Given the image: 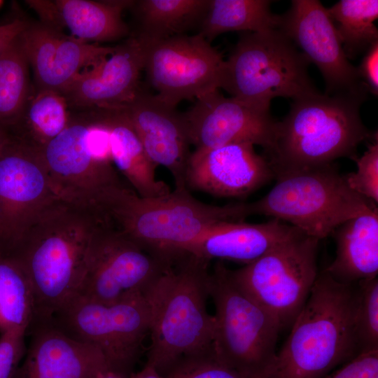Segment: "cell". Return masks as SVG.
I'll use <instances>...</instances> for the list:
<instances>
[{
    "label": "cell",
    "mask_w": 378,
    "mask_h": 378,
    "mask_svg": "<svg viewBox=\"0 0 378 378\" xmlns=\"http://www.w3.org/2000/svg\"><path fill=\"white\" fill-rule=\"evenodd\" d=\"M354 326L360 354L378 349V279L355 284Z\"/></svg>",
    "instance_id": "obj_32"
},
{
    "label": "cell",
    "mask_w": 378,
    "mask_h": 378,
    "mask_svg": "<svg viewBox=\"0 0 378 378\" xmlns=\"http://www.w3.org/2000/svg\"><path fill=\"white\" fill-rule=\"evenodd\" d=\"M279 29L315 64L326 94H368L357 70L346 57L328 8L318 0H293L279 15Z\"/></svg>",
    "instance_id": "obj_15"
},
{
    "label": "cell",
    "mask_w": 378,
    "mask_h": 378,
    "mask_svg": "<svg viewBox=\"0 0 378 378\" xmlns=\"http://www.w3.org/2000/svg\"><path fill=\"white\" fill-rule=\"evenodd\" d=\"M144 48L148 81L167 104L176 108L220 88L225 59L200 34L178 35Z\"/></svg>",
    "instance_id": "obj_14"
},
{
    "label": "cell",
    "mask_w": 378,
    "mask_h": 378,
    "mask_svg": "<svg viewBox=\"0 0 378 378\" xmlns=\"http://www.w3.org/2000/svg\"><path fill=\"white\" fill-rule=\"evenodd\" d=\"M130 378H164L153 366L145 364L142 369L132 372Z\"/></svg>",
    "instance_id": "obj_39"
},
{
    "label": "cell",
    "mask_w": 378,
    "mask_h": 378,
    "mask_svg": "<svg viewBox=\"0 0 378 378\" xmlns=\"http://www.w3.org/2000/svg\"><path fill=\"white\" fill-rule=\"evenodd\" d=\"M134 1H51L50 28L85 41L106 42L128 37L131 32L122 13Z\"/></svg>",
    "instance_id": "obj_23"
},
{
    "label": "cell",
    "mask_w": 378,
    "mask_h": 378,
    "mask_svg": "<svg viewBox=\"0 0 378 378\" xmlns=\"http://www.w3.org/2000/svg\"><path fill=\"white\" fill-rule=\"evenodd\" d=\"M59 92L33 88L13 135L38 150L60 134L69 123L70 113Z\"/></svg>",
    "instance_id": "obj_28"
},
{
    "label": "cell",
    "mask_w": 378,
    "mask_h": 378,
    "mask_svg": "<svg viewBox=\"0 0 378 378\" xmlns=\"http://www.w3.org/2000/svg\"><path fill=\"white\" fill-rule=\"evenodd\" d=\"M28 332L24 360L13 378H92L110 366L98 348L70 336L52 320L34 323Z\"/></svg>",
    "instance_id": "obj_21"
},
{
    "label": "cell",
    "mask_w": 378,
    "mask_h": 378,
    "mask_svg": "<svg viewBox=\"0 0 378 378\" xmlns=\"http://www.w3.org/2000/svg\"><path fill=\"white\" fill-rule=\"evenodd\" d=\"M330 235L336 243V255L324 272L344 284L377 276V209L346 220Z\"/></svg>",
    "instance_id": "obj_25"
},
{
    "label": "cell",
    "mask_w": 378,
    "mask_h": 378,
    "mask_svg": "<svg viewBox=\"0 0 378 378\" xmlns=\"http://www.w3.org/2000/svg\"><path fill=\"white\" fill-rule=\"evenodd\" d=\"M1 4H2V1H0V6H1Z\"/></svg>",
    "instance_id": "obj_42"
},
{
    "label": "cell",
    "mask_w": 378,
    "mask_h": 378,
    "mask_svg": "<svg viewBox=\"0 0 378 378\" xmlns=\"http://www.w3.org/2000/svg\"><path fill=\"white\" fill-rule=\"evenodd\" d=\"M35 320L30 281L13 255L0 253V333H27Z\"/></svg>",
    "instance_id": "obj_29"
},
{
    "label": "cell",
    "mask_w": 378,
    "mask_h": 378,
    "mask_svg": "<svg viewBox=\"0 0 378 378\" xmlns=\"http://www.w3.org/2000/svg\"><path fill=\"white\" fill-rule=\"evenodd\" d=\"M309 62L279 29L241 32L225 66L220 88L247 104L268 108L276 97L318 93Z\"/></svg>",
    "instance_id": "obj_8"
},
{
    "label": "cell",
    "mask_w": 378,
    "mask_h": 378,
    "mask_svg": "<svg viewBox=\"0 0 378 378\" xmlns=\"http://www.w3.org/2000/svg\"><path fill=\"white\" fill-rule=\"evenodd\" d=\"M29 22L16 19L0 25V55L28 27Z\"/></svg>",
    "instance_id": "obj_38"
},
{
    "label": "cell",
    "mask_w": 378,
    "mask_h": 378,
    "mask_svg": "<svg viewBox=\"0 0 378 378\" xmlns=\"http://www.w3.org/2000/svg\"><path fill=\"white\" fill-rule=\"evenodd\" d=\"M120 108L148 158L169 170L175 188H186V172L192 152L183 114L142 88Z\"/></svg>",
    "instance_id": "obj_19"
},
{
    "label": "cell",
    "mask_w": 378,
    "mask_h": 378,
    "mask_svg": "<svg viewBox=\"0 0 378 378\" xmlns=\"http://www.w3.org/2000/svg\"><path fill=\"white\" fill-rule=\"evenodd\" d=\"M52 321L70 336L98 348L112 368L130 377L150 332L151 312L146 295L113 304L74 298Z\"/></svg>",
    "instance_id": "obj_11"
},
{
    "label": "cell",
    "mask_w": 378,
    "mask_h": 378,
    "mask_svg": "<svg viewBox=\"0 0 378 378\" xmlns=\"http://www.w3.org/2000/svg\"><path fill=\"white\" fill-rule=\"evenodd\" d=\"M359 77L368 92L378 94V42L373 44L365 53L357 67Z\"/></svg>",
    "instance_id": "obj_37"
},
{
    "label": "cell",
    "mask_w": 378,
    "mask_h": 378,
    "mask_svg": "<svg viewBox=\"0 0 378 378\" xmlns=\"http://www.w3.org/2000/svg\"><path fill=\"white\" fill-rule=\"evenodd\" d=\"M27 333L9 331L0 335V378H13L27 347L24 338Z\"/></svg>",
    "instance_id": "obj_35"
},
{
    "label": "cell",
    "mask_w": 378,
    "mask_h": 378,
    "mask_svg": "<svg viewBox=\"0 0 378 378\" xmlns=\"http://www.w3.org/2000/svg\"><path fill=\"white\" fill-rule=\"evenodd\" d=\"M300 232L274 218L258 224L222 222L192 243L186 253L209 262L227 260L246 265Z\"/></svg>",
    "instance_id": "obj_22"
},
{
    "label": "cell",
    "mask_w": 378,
    "mask_h": 378,
    "mask_svg": "<svg viewBox=\"0 0 378 378\" xmlns=\"http://www.w3.org/2000/svg\"><path fill=\"white\" fill-rule=\"evenodd\" d=\"M323 378H378V349L358 354Z\"/></svg>",
    "instance_id": "obj_36"
},
{
    "label": "cell",
    "mask_w": 378,
    "mask_h": 378,
    "mask_svg": "<svg viewBox=\"0 0 378 378\" xmlns=\"http://www.w3.org/2000/svg\"><path fill=\"white\" fill-rule=\"evenodd\" d=\"M268 0H209L197 31L211 43L230 31L260 32L277 29L279 15L272 13Z\"/></svg>",
    "instance_id": "obj_27"
},
{
    "label": "cell",
    "mask_w": 378,
    "mask_h": 378,
    "mask_svg": "<svg viewBox=\"0 0 378 378\" xmlns=\"http://www.w3.org/2000/svg\"><path fill=\"white\" fill-rule=\"evenodd\" d=\"M35 88L62 94L85 70L100 65L115 47L101 46L49 28L29 24L20 35Z\"/></svg>",
    "instance_id": "obj_17"
},
{
    "label": "cell",
    "mask_w": 378,
    "mask_h": 378,
    "mask_svg": "<svg viewBox=\"0 0 378 378\" xmlns=\"http://www.w3.org/2000/svg\"><path fill=\"white\" fill-rule=\"evenodd\" d=\"M172 265L104 224L93 239L74 298L113 304L146 295Z\"/></svg>",
    "instance_id": "obj_12"
},
{
    "label": "cell",
    "mask_w": 378,
    "mask_h": 378,
    "mask_svg": "<svg viewBox=\"0 0 378 378\" xmlns=\"http://www.w3.org/2000/svg\"><path fill=\"white\" fill-rule=\"evenodd\" d=\"M92 378H130L123 373L107 366L99 370Z\"/></svg>",
    "instance_id": "obj_40"
},
{
    "label": "cell",
    "mask_w": 378,
    "mask_h": 378,
    "mask_svg": "<svg viewBox=\"0 0 378 378\" xmlns=\"http://www.w3.org/2000/svg\"><path fill=\"white\" fill-rule=\"evenodd\" d=\"M191 146L204 150L234 143L272 149L278 127L270 108L251 106L216 90L196 99L183 113Z\"/></svg>",
    "instance_id": "obj_16"
},
{
    "label": "cell",
    "mask_w": 378,
    "mask_h": 378,
    "mask_svg": "<svg viewBox=\"0 0 378 378\" xmlns=\"http://www.w3.org/2000/svg\"><path fill=\"white\" fill-rule=\"evenodd\" d=\"M367 97L368 94L318 92L293 101L278 122L274 146L267 153L274 178L326 166L340 158L355 160L358 146L377 136L360 117Z\"/></svg>",
    "instance_id": "obj_2"
},
{
    "label": "cell",
    "mask_w": 378,
    "mask_h": 378,
    "mask_svg": "<svg viewBox=\"0 0 378 378\" xmlns=\"http://www.w3.org/2000/svg\"><path fill=\"white\" fill-rule=\"evenodd\" d=\"M9 136L8 132L0 125V151Z\"/></svg>",
    "instance_id": "obj_41"
},
{
    "label": "cell",
    "mask_w": 378,
    "mask_h": 378,
    "mask_svg": "<svg viewBox=\"0 0 378 378\" xmlns=\"http://www.w3.org/2000/svg\"><path fill=\"white\" fill-rule=\"evenodd\" d=\"M61 201L38 151L10 134L0 151V253H13L30 227Z\"/></svg>",
    "instance_id": "obj_13"
},
{
    "label": "cell",
    "mask_w": 378,
    "mask_h": 378,
    "mask_svg": "<svg viewBox=\"0 0 378 378\" xmlns=\"http://www.w3.org/2000/svg\"><path fill=\"white\" fill-rule=\"evenodd\" d=\"M209 263L187 253L146 294L151 321L146 363L162 376L183 358L214 351L215 319L207 309Z\"/></svg>",
    "instance_id": "obj_3"
},
{
    "label": "cell",
    "mask_w": 378,
    "mask_h": 378,
    "mask_svg": "<svg viewBox=\"0 0 378 378\" xmlns=\"http://www.w3.org/2000/svg\"><path fill=\"white\" fill-rule=\"evenodd\" d=\"M164 378H245L217 358L214 352L181 359Z\"/></svg>",
    "instance_id": "obj_33"
},
{
    "label": "cell",
    "mask_w": 378,
    "mask_h": 378,
    "mask_svg": "<svg viewBox=\"0 0 378 378\" xmlns=\"http://www.w3.org/2000/svg\"><path fill=\"white\" fill-rule=\"evenodd\" d=\"M209 297L217 358L245 378H269L281 330L278 321L237 286L220 260L210 272Z\"/></svg>",
    "instance_id": "obj_9"
},
{
    "label": "cell",
    "mask_w": 378,
    "mask_h": 378,
    "mask_svg": "<svg viewBox=\"0 0 378 378\" xmlns=\"http://www.w3.org/2000/svg\"><path fill=\"white\" fill-rule=\"evenodd\" d=\"M275 179L276 184L264 197L246 202L248 216L288 222L319 240L346 220L377 209V204L349 187L333 163Z\"/></svg>",
    "instance_id": "obj_7"
},
{
    "label": "cell",
    "mask_w": 378,
    "mask_h": 378,
    "mask_svg": "<svg viewBox=\"0 0 378 378\" xmlns=\"http://www.w3.org/2000/svg\"><path fill=\"white\" fill-rule=\"evenodd\" d=\"M144 48L132 34L100 65L83 71L62 94L78 111L118 108L141 90Z\"/></svg>",
    "instance_id": "obj_20"
},
{
    "label": "cell",
    "mask_w": 378,
    "mask_h": 378,
    "mask_svg": "<svg viewBox=\"0 0 378 378\" xmlns=\"http://www.w3.org/2000/svg\"><path fill=\"white\" fill-rule=\"evenodd\" d=\"M355 284L318 274L269 378H323L360 354Z\"/></svg>",
    "instance_id": "obj_5"
},
{
    "label": "cell",
    "mask_w": 378,
    "mask_h": 378,
    "mask_svg": "<svg viewBox=\"0 0 378 378\" xmlns=\"http://www.w3.org/2000/svg\"><path fill=\"white\" fill-rule=\"evenodd\" d=\"M106 223L61 201L41 216L10 254L30 281L35 300L34 323L52 320L76 296L93 239Z\"/></svg>",
    "instance_id": "obj_1"
},
{
    "label": "cell",
    "mask_w": 378,
    "mask_h": 378,
    "mask_svg": "<svg viewBox=\"0 0 378 378\" xmlns=\"http://www.w3.org/2000/svg\"><path fill=\"white\" fill-rule=\"evenodd\" d=\"M357 170L345 176L349 187L377 204L378 139L376 136L360 158L355 159Z\"/></svg>",
    "instance_id": "obj_34"
},
{
    "label": "cell",
    "mask_w": 378,
    "mask_h": 378,
    "mask_svg": "<svg viewBox=\"0 0 378 378\" xmlns=\"http://www.w3.org/2000/svg\"><path fill=\"white\" fill-rule=\"evenodd\" d=\"M209 0H139L130 8L136 30L131 34L140 43L149 45L172 36L197 31ZM196 31V33H197Z\"/></svg>",
    "instance_id": "obj_26"
},
{
    "label": "cell",
    "mask_w": 378,
    "mask_h": 378,
    "mask_svg": "<svg viewBox=\"0 0 378 378\" xmlns=\"http://www.w3.org/2000/svg\"><path fill=\"white\" fill-rule=\"evenodd\" d=\"M104 218L130 240L170 265L214 225L246 218L242 202L223 206L204 203L192 197L187 188L142 197L127 187L110 197Z\"/></svg>",
    "instance_id": "obj_4"
},
{
    "label": "cell",
    "mask_w": 378,
    "mask_h": 378,
    "mask_svg": "<svg viewBox=\"0 0 378 378\" xmlns=\"http://www.w3.org/2000/svg\"><path fill=\"white\" fill-rule=\"evenodd\" d=\"M267 158L254 145L234 143L191 153L186 172V186L216 197H241L272 179Z\"/></svg>",
    "instance_id": "obj_18"
},
{
    "label": "cell",
    "mask_w": 378,
    "mask_h": 378,
    "mask_svg": "<svg viewBox=\"0 0 378 378\" xmlns=\"http://www.w3.org/2000/svg\"><path fill=\"white\" fill-rule=\"evenodd\" d=\"M93 110L108 129L113 163L142 197L168 194L170 188L156 177L158 167L147 155L131 123L120 108Z\"/></svg>",
    "instance_id": "obj_24"
},
{
    "label": "cell",
    "mask_w": 378,
    "mask_h": 378,
    "mask_svg": "<svg viewBox=\"0 0 378 378\" xmlns=\"http://www.w3.org/2000/svg\"><path fill=\"white\" fill-rule=\"evenodd\" d=\"M319 239L303 232L235 270L237 286L266 309L281 329L292 326L304 307L318 276Z\"/></svg>",
    "instance_id": "obj_10"
},
{
    "label": "cell",
    "mask_w": 378,
    "mask_h": 378,
    "mask_svg": "<svg viewBox=\"0 0 378 378\" xmlns=\"http://www.w3.org/2000/svg\"><path fill=\"white\" fill-rule=\"evenodd\" d=\"M349 59L378 42L377 0H340L328 8Z\"/></svg>",
    "instance_id": "obj_31"
},
{
    "label": "cell",
    "mask_w": 378,
    "mask_h": 378,
    "mask_svg": "<svg viewBox=\"0 0 378 378\" xmlns=\"http://www.w3.org/2000/svg\"><path fill=\"white\" fill-rule=\"evenodd\" d=\"M20 35L0 55V125L8 132L18 122L33 90Z\"/></svg>",
    "instance_id": "obj_30"
},
{
    "label": "cell",
    "mask_w": 378,
    "mask_h": 378,
    "mask_svg": "<svg viewBox=\"0 0 378 378\" xmlns=\"http://www.w3.org/2000/svg\"><path fill=\"white\" fill-rule=\"evenodd\" d=\"M38 151L57 195L106 221L108 199L127 187L112 161L107 127L85 111L70 114L64 130Z\"/></svg>",
    "instance_id": "obj_6"
}]
</instances>
